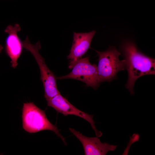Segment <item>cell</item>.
Wrapping results in <instances>:
<instances>
[{
	"label": "cell",
	"mask_w": 155,
	"mask_h": 155,
	"mask_svg": "<svg viewBox=\"0 0 155 155\" xmlns=\"http://www.w3.org/2000/svg\"><path fill=\"white\" fill-rule=\"evenodd\" d=\"M122 49L128 75L125 87L133 94L134 84L138 78L146 75H155V59L139 51L135 44L131 41L125 42Z\"/></svg>",
	"instance_id": "obj_1"
},
{
	"label": "cell",
	"mask_w": 155,
	"mask_h": 155,
	"mask_svg": "<svg viewBox=\"0 0 155 155\" xmlns=\"http://www.w3.org/2000/svg\"><path fill=\"white\" fill-rule=\"evenodd\" d=\"M22 118L23 128L26 131L33 133L44 130H51L61 138L65 145H67L65 138L61 134L57 126L50 122L44 111L33 102L24 103Z\"/></svg>",
	"instance_id": "obj_2"
},
{
	"label": "cell",
	"mask_w": 155,
	"mask_h": 155,
	"mask_svg": "<svg viewBox=\"0 0 155 155\" xmlns=\"http://www.w3.org/2000/svg\"><path fill=\"white\" fill-rule=\"evenodd\" d=\"M98 57L97 67L100 83L110 82L117 73L126 68L125 59L120 60V53L115 47H111L106 51H96Z\"/></svg>",
	"instance_id": "obj_3"
},
{
	"label": "cell",
	"mask_w": 155,
	"mask_h": 155,
	"mask_svg": "<svg viewBox=\"0 0 155 155\" xmlns=\"http://www.w3.org/2000/svg\"><path fill=\"white\" fill-rule=\"evenodd\" d=\"M22 44L23 47L29 51L33 56L38 65L41 74L40 79L44 88V96L46 100L60 94L57 88V78L48 67L44 59L39 53V50L41 48L39 41L35 44H32L30 42L28 37H27L22 42Z\"/></svg>",
	"instance_id": "obj_4"
},
{
	"label": "cell",
	"mask_w": 155,
	"mask_h": 155,
	"mask_svg": "<svg viewBox=\"0 0 155 155\" xmlns=\"http://www.w3.org/2000/svg\"><path fill=\"white\" fill-rule=\"evenodd\" d=\"M68 74L59 77V79H72L82 81L88 86L96 89L100 83L97 66L91 63L87 57L78 60Z\"/></svg>",
	"instance_id": "obj_5"
},
{
	"label": "cell",
	"mask_w": 155,
	"mask_h": 155,
	"mask_svg": "<svg viewBox=\"0 0 155 155\" xmlns=\"http://www.w3.org/2000/svg\"><path fill=\"white\" fill-rule=\"evenodd\" d=\"M46 100L48 106L52 107L57 112L65 116L68 115L77 116L85 120L90 124L97 137H100L102 136V133L97 130L95 126V122L93 119L94 115L88 114L78 109L60 93Z\"/></svg>",
	"instance_id": "obj_6"
},
{
	"label": "cell",
	"mask_w": 155,
	"mask_h": 155,
	"mask_svg": "<svg viewBox=\"0 0 155 155\" xmlns=\"http://www.w3.org/2000/svg\"><path fill=\"white\" fill-rule=\"evenodd\" d=\"M96 33L95 30L88 32H73L72 46L67 56L70 61L69 69H72L77 61L82 58L87 52Z\"/></svg>",
	"instance_id": "obj_7"
},
{
	"label": "cell",
	"mask_w": 155,
	"mask_h": 155,
	"mask_svg": "<svg viewBox=\"0 0 155 155\" xmlns=\"http://www.w3.org/2000/svg\"><path fill=\"white\" fill-rule=\"evenodd\" d=\"M21 30L19 24H16L14 26L8 25L4 30L8 34L5 40V51L11 59V66L13 68L18 65V60L22 52V42L17 34Z\"/></svg>",
	"instance_id": "obj_8"
},
{
	"label": "cell",
	"mask_w": 155,
	"mask_h": 155,
	"mask_svg": "<svg viewBox=\"0 0 155 155\" xmlns=\"http://www.w3.org/2000/svg\"><path fill=\"white\" fill-rule=\"evenodd\" d=\"M69 129L82 144L85 155H105L110 151H113L117 146L102 142L97 137H88L74 129Z\"/></svg>",
	"instance_id": "obj_9"
},
{
	"label": "cell",
	"mask_w": 155,
	"mask_h": 155,
	"mask_svg": "<svg viewBox=\"0 0 155 155\" xmlns=\"http://www.w3.org/2000/svg\"><path fill=\"white\" fill-rule=\"evenodd\" d=\"M3 46L0 44V53L1 52L3 49Z\"/></svg>",
	"instance_id": "obj_10"
}]
</instances>
